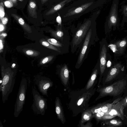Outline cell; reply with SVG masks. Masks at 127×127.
<instances>
[{
    "mask_svg": "<svg viewBox=\"0 0 127 127\" xmlns=\"http://www.w3.org/2000/svg\"><path fill=\"white\" fill-rule=\"evenodd\" d=\"M104 104H101L96 107L94 109H93L92 110V112L93 113H96L98 112L101 111L103 105Z\"/></svg>",
    "mask_w": 127,
    "mask_h": 127,
    "instance_id": "26",
    "label": "cell"
},
{
    "mask_svg": "<svg viewBox=\"0 0 127 127\" xmlns=\"http://www.w3.org/2000/svg\"><path fill=\"white\" fill-rule=\"evenodd\" d=\"M123 98L122 97L118 98L111 103H109L104 104L102 107L101 111L105 113L107 112L111 108L114 104L121 100Z\"/></svg>",
    "mask_w": 127,
    "mask_h": 127,
    "instance_id": "23",
    "label": "cell"
},
{
    "mask_svg": "<svg viewBox=\"0 0 127 127\" xmlns=\"http://www.w3.org/2000/svg\"><path fill=\"white\" fill-rule=\"evenodd\" d=\"M55 111L58 119L64 124L65 122V118L63 114L61 106L58 97L56 98L55 101Z\"/></svg>",
    "mask_w": 127,
    "mask_h": 127,
    "instance_id": "14",
    "label": "cell"
},
{
    "mask_svg": "<svg viewBox=\"0 0 127 127\" xmlns=\"http://www.w3.org/2000/svg\"><path fill=\"white\" fill-rule=\"evenodd\" d=\"M126 62H127V59L126 60Z\"/></svg>",
    "mask_w": 127,
    "mask_h": 127,
    "instance_id": "41",
    "label": "cell"
},
{
    "mask_svg": "<svg viewBox=\"0 0 127 127\" xmlns=\"http://www.w3.org/2000/svg\"><path fill=\"white\" fill-rule=\"evenodd\" d=\"M15 64L14 63L12 64V67L14 68V67L15 66Z\"/></svg>",
    "mask_w": 127,
    "mask_h": 127,
    "instance_id": "40",
    "label": "cell"
},
{
    "mask_svg": "<svg viewBox=\"0 0 127 127\" xmlns=\"http://www.w3.org/2000/svg\"><path fill=\"white\" fill-rule=\"evenodd\" d=\"M120 11L123 16L121 25L122 29H123L125 23L127 22V4H123L121 6Z\"/></svg>",
    "mask_w": 127,
    "mask_h": 127,
    "instance_id": "19",
    "label": "cell"
},
{
    "mask_svg": "<svg viewBox=\"0 0 127 127\" xmlns=\"http://www.w3.org/2000/svg\"><path fill=\"white\" fill-rule=\"evenodd\" d=\"M1 79L2 82L0 84V91L1 92L2 101L4 103L12 91L15 80L13 75L9 72H2Z\"/></svg>",
    "mask_w": 127,
    "mask_h": 127,
    "instance_id": "4",
    "label": "cell"
},
{
    "mask_svg": "<svg viewBox=\"0 0 127 127\" xmlns=\"http://www.w3.org/2000/svg\"><path fill=\"white\" fill-rule=\"evenodd\" d=\"M125 77L123 76L110 85L101 89L100 90L101 95L115 96L121 93L125 89L127 84Z\"/></svg>",
    "mask_w": 127,
    "mask_h": 127,
    "instance_id": "5",
    "label": "cell"
},
{
    "mask_svg": "<svg viewBox=\"0 0 127 127\" xmlns=\"http://www.w3.org/2000/svg\"><path fill=\"white\" fill-rule=\"evenodd\" d=\"M35 1L33 0H30L28 6V11L29 15L33 18H36L37 17Z\"/></svg>",
    "mask_w": 127,
    "mask_h": 127,
    "instance_id": "17",
    "label": "cell"
},
{
    "mask_svg": "<svg viewBox=\"0 0 127 127\" xmlns=\"http://www.w3.org/2000/svg\"></svg>",
    "mask_w": 127,
    "mask_h": 127,
    "instance_id": "42",
    "label": "cell"
},
{
    "mask_svg": "<svg viewBox=\"0 0 127 127\" xmlns=\"http://www.w3.org/2000/svg\"><path fill=\"white\" fill-rule=\"evenodd\" d=\"M121 56L125 54V52L127 45V37L126 36L122 39L115 41Z\"/></svg>",
    "mask_w": 127,
    "mask_h": 127,
    "instance_id": "18",
    "label": "cell"
},
{
    "mask_svg": "<svg viewBox=\"0 0 127 127\" xmlns=\"http://www.w3.org/2000/svg\"><path fill=\"white\" fill-rule=\"evenodd\" d=\"M32 93L33 101L31 107L32 110L36 114L44 115L47 109V99L40 94L35 86L32 88Z\"/></svg>",
    "mask_w": 127,
    "mask_h": 127,
    "instance_id": "6",
    "label": "cell"
},
{
    "mask_svg": "<svg viewBox=\"0 0 127 127\" xmlns=\"http://www.w3.org/2000/svg\"><path fill=\"white\" fill-rule=\"evenodd\" d=\"M11 1L13 4L16 5L17 4V0H7ZM20 1H22L23 0H18Z\"/></svg>",
    "mask_w": 127,
    "mask_h": 127,
    "instance_id": "37",
    "label": "cell"
},
{
    "mask_svg": "<svg viewBox=\"0 0 127 127\" xmlns=\"http://www.w3.org/2000/svg\"><path fill=\"white\" fill-rule=\"evenodd\" d=\"M49 59L48 57H46L44 58L42 61V63L43 64L46 63L48 61Z\"/></svg>",
    "mask_w": 127,
    "mask_h": 127,
    "instance_id": "34",
    "label": "cell"
},
{
    "mask_svg": "<svg viewBox=\"0 0 127 127\" xmlns=\"http://www.w3.org/2000/svg\"><path fill=\"white\" fill-rule=\"evenodd\" d=\"M124 67L121 63L115 62L108 72L106 74L105 82L109 84L116 79H120L125 75ZM117 80V79H116Z\"/></svg>",
    "mask_w": 127,
    "mask_h": 127,
    "instance_id": "8",
    "label": "cell"
},
{
    "mask_svg": "<svg viewBox=\"0 0 127 127\" xmlns=\"http://www.w3.org/2000/svg\"><path fill=\"white\" fill-rule=\"evenodd\" d=\"M27 81L24 78L21 82L14 106V115L15 117H18L22 111L26 98Z\"/></svg>",
    "mask_w": 127,
    "mask_h": 127,
    "instance_id": "7",
    "label": "cell"
},
{
    "mask_svg": "<svg viewBox=\"0 0 127 127\" xmlns=\"http://www.w3.org/2000/svg\"><path fill=\"white\" fill-rule=\"evenodd\" d=\"M105 123L108 127H119L122 126L123 124L121 121L117 119H110Z\"/></svg>",
    "mask_w": 127,
    "mask_h": 127,
    "instance_id": "22",
    "label": "cell"
},
{
    "mask_svg": "<svg viewBox=\"0 0 127 127\" xmlns=\"http://www.w3.org/2000/svg\"><path fill=\"white\" fill-rule=\"evenodd\" d=\"M5 15V12L4 4L3 2H1L0 3V21H1L2 18L4 17Z\"/></svg>",
    "mask_w": 127,
    "mask_h": 127,
    "instance_id": "25",
    "label": "cell"
},
{
    "mask_svg": "<svg viewBox=\"0 0 127 127\" xmlns=\"http://www.w3.org/2000/svg\"><path fill=\"white\" fill-rule=\"evenodd\" d=\"M92 25L90 20H87L75 32L70 45L71 51L74 53L77 49L82 45L85 38Z\"/></svg>",
    "mask_w": 127,
    "mask_h": 127,
    "instance_id": "2",
    "label": "cell"
},
{
    "mask_svg": "<svg viewBox=\"0 0 127 127\" xmlns=\"http://www.w3.org/2000/svg\"><path fill=\"white\" fill-rule=\"evenodd\" d=\"M11 15L18 23L25 29L27 30H30L31 29V28L25 23L24 20L22 18L12 13Z\"/></svg>",
    "mask_w": 127,
    "mask_h": 127,
    "instance_id": "21",
    "label": "cell"
},
{
    "mask_svg": "<svg viewBox=\"0 0 127 127\" xmlns=\"http://www.w3.org/2000/svg\"><path fill=\"white\" fill-rule=\"evenodd\" d=\"M92 25L87 33L80 51L75 65L76 68H79L87 58L91 46L94 44L95 43L99 40L97 35L96 29L92 27Z\"/></svg>",
    "mask_w": 127,
    "mask_h": 127,
    "instance_id": "1",
    "label": "cell"
},
{
    "mask_svg": "<svg viewBox=\"0 0 127 127\" xmlns=\"http://www.w3.org/2000/svg\"><path fill=\"white\" fill-rule=\"evenodd\" d=\"M105 113L100 111L95 113V116L97 119H101L105 115Z\"/></svg>",
    "mask_w": 127,
    "mask_h": 127,
    "instance_id": "27",
    "label": "cell"
},
{
    "mask_svg": "<svg viewBox=\"0 0 127 127\" xmlns=\"http://www.w3.org/2000/svg\"><path fill=\"white\" fill-rule=\"evenodd\" d=\"M35 82L42 95L48 96V90L53 85L51 81L48 78L43 77L36 79Z\"/></svg>",
    "mask_w": 127,
    "mask_h": 127,
    "instance_id": "11",
    "label": "cell"
},
{
    "mask_svg": "<svg viewBox=\"0 0 127 127\" xmlns=\"http://www.w3.org/2000/svg\"><path fill=\"white\" fill-rule=\"evenodd\" d=\"M26 53L28 55H32L33 54L34 52L32 50H28L26 51Z\"/></svg>",
    "mask_w": 127,
    "mask_h": 127,
    "instance_id": "33",
    "label": "cell"
},
{
    "mask_svg": "<svg viewBox=\"0 0 127 127\" xmlns=\"http://www.w3.org/2000/svg\"><path fill=\"white\" fill-rule=\"evenodd\" d=\"M72 0H64L52 7L46 14V15L52 14L60 10Z\"/></svg>",
    "mask_w": 127,
    "mask_h": 127,
    "instance_id": "15",
    "label": "cell"
},
{
    "mask_svg": "<svg viewBox=\"0 0 127 127\" xmlns=\"http://www.w3.org/2000/svg\"><path fill=\"white\" fill-rule=\"evenodd\" d=\"M123 99L114 104L111 108L102 117V119L107 120L111 119L116 116L119 117L122 120L124 119Z\"/></svg>",
    "mask_w": 127,
    "mask_h": 127,
    "instance_id": "10",
    "label": "cell"
},
{
    "mask_svg": "<svg viewBox=\"0 0 127 127\" xmlns=\"http://www.w3.org/2000/svg\"><path fill=\"white\" fill-rule=\"evenodd\" d=\"M48 0H40L41 4H43L46 2Z\"/></svg>",
    "mask_w": 127,
    "mask_h": 127,
    "instance_id": "38",
    "label": "cell"
},
{
    "mask_svg": "<svg viewBox=\"0 0 127 127\" xmlns=\"http://www.w3.org/2000/svg\"><path fill=\"white\" fill-rule=\"evenodd\" d=\"M3 24L1 23V21L0 24V31L1 32L4 29V26Z\"/></svg>",
    "mask_w": 127,
    "mask_h": 127,
    "instance_id": "35",
    "label": "cell"
},
{
    "mask_svg": "<svg viewBox=\"0 0 127 127\" xmlns=\"http://www.w3.org/2000/svg\"><path fill=\"white\" fill-rule=\"evenodd\" d=\"M119 2V0H113L112 2L105 24L106 34L110 33L112 30L115 31L117 28H119L120 22L118 13Z\"/></svg>",
    "mask_w": 127,
    "mask_h": 127,
    "instance_id": "3",
    "label": "cell"
},
{
    "mask_svg": "<svg viewBox=\"0 0 127 127\" xmlns=\"http://www.w3.org/2000/svg\"><path fill=\"white\" fill-rule=\"evenodd\" d=\"M5 6L8 8H10L12 7L13 5V3L10 1L6 0L4 2Z\"/></svg>",
    "mask_w": 127,
    "mask_h": 127,
    "instance_id": "28",
    "label": "cell"
},
{
    "mask_svg": "<svg viewBox=\"0 0 127 127\" xmlns=\"http://www.w3.org/2000/svg\"><path fill=\"white\" fill-rule=\"evenodd\" d=\"M99 71V63L98 60L87 85L86 89L87 90L89 89L92 86L97 77L98 71Z\"/></svg>",
    "mask_w": 127,
    "mask_h": 127,
    "instance_id": "13",
    "label": "cell"
},
{
    "mask_svg": "<svg viewBox=\"0 0 127 127\" xmlns=\"http://www.w3.org/2000/svg\"><path fill=\"white\" fill-rule=\"evenodd\" d=\"M56 21L59 24V25H60L61 27L62 28V19L59 14H58V15L56 18Z\"/></svg>",
    "mask_w": 127,
    "mask_h": 127,
    "instance_id": "29",
    "label": "cell"
},
{
    "mask_svg": "<svg viewBox=\"0 0 127 127\" xmlns=\"http://www.w3.org/2000/svg\"><path fill=\"white\" fill-rule=\"evenodd\" d=\"M108 47L113 52L115 57L121 56L115 41H111L109 44Z\"/></svg>",
    "mask_w": 127,
    "mask_h": 127,
    "instance_id": "20",
    "label": "cell"
},
{
    "mask_svg": "<svg viewBox=\"0 0 127 127\" xmlns=\"http://www.w3.org/2000/svg\"><path fill=\"white\" fill-rule=\"evenodd\" d=\"M2 24L3 25L6 24L8 21V19L6 17H4L1 21Z\"/></svg>",
    "mask_w": 127,
    "mask_h": 127,
    "instance_id": "31",
    "label": "cell"
},
{
    "mask_svg": "<svg viewBox=\"0 0 127 127\" xmlns=\"http://www.w3.org/2000/svg\"><path fill=\"white\" fill-rule=\"evenodd\" d=\"M123 106L124 108L127 106V96L125 98H123Z\"/></svg>",
    "mask_w": 127,
    "mask_h": 127,
    "instance_id": "30",
    "label": "cell"
},
{
    "mask_svg": "<svg viewBox=\"0 0 127 127\" xmlns=\"http://www.w3.org/2000/svg\"><path fill=\"white\" fill-rule=\"evenodd\" d=\"M93 3V2H87L82 4L73 10L67 12L64 15V17H66L81 13L91 5Z\"/></svg>",
    "mask_w": 127,
    "mask_h": 127,
    "instance_id": "12",
    "label": "cell"
},
{
    "mask_svg": "<svg viewBox=\"0 0 127 127\" xmlns=\"http://www.w3.org/2000/svg\"><path fill=\"white\" fill-rule=\"evenodd\" d=\"M92 116V114L90 111L88 110L85 112L82 116V122L89 120L91 118Z\"/></svg>",
    "mask_w": 127,
    "mask_h": 127,
    "instance_id": "24",
    "label": "cell"
},
{
    "mask_svg": "<svg viewBox=\"0 0 127 127\" xmlns=\"http://www.w3.org/2000/svg\"><path fill=\"white\" fill-rule=\"evenodd\" d=\"M106 39L104 38L99 42V51L98 60L99 61L100 76L101 77L105 71L107 62L109 48Z\"/></svg>",
    "mask_w": 127,
    "mask_h": 127,
    "instance_id": "9",
    "label": "cell"
},
{
    "mask_svg": "<svg viewBox=\"0 0 127 127\" xmlns=\"http://www.w3.org/2000/svg\"><path fill=\"white\" fill-rule=\"evenodd\" d=\"M69 73L67 65L66 64H64L61 69L60 74L61 79L65 85L67 84L68 80Z\"/></svg>",
    "mask_w": 127,
    "mask_h": 127,
    "instance_id": "16",
    "label": "cell"
},
{
    "mask_svg": "<svg viewBox=\"0 0 127 127\" xmlns=\"http://www.w3.org/2000/svg\"><path fill=\"white\" fill-rule=\"evenodd\" d=\"M84 100V98L83 97H82L78 101L77 104L79 106L81 105Z\"/></svg>",
    "mask_w": 127,
    "mask_h": 127,
    "instance_id": "32",
    "label": "cell"
},
{
    "mask_svg": "<svg viewBox=\"0 0 127 127\" xmlns=\"http://www.w3.org/2000/svg\"><path fill=\"white\" fill-rule=\"evenodd\" d=\"M0 35L2 37H4L7 36V34L6 33H1Z\"/></svg>",
    "mask_w": 127,
    "mask_h": 127,
    "instance_id": "39",
    "label": "cell"
},
{
    "mask_svg": "<svg viewBox=\"0 0 127 127\" xmlns=\"http://www.w3.org/2000/svg\"><path fill=\"white\" fill-rule=\"evenodd\" d=\"M2 43V40L0 39V51L3 48V45Z\"/></svg>",
    "mask_w": 127,
    "mask_h": 127,
    "instance_id": "36",
    "label": "cell"
}]
</instances>
